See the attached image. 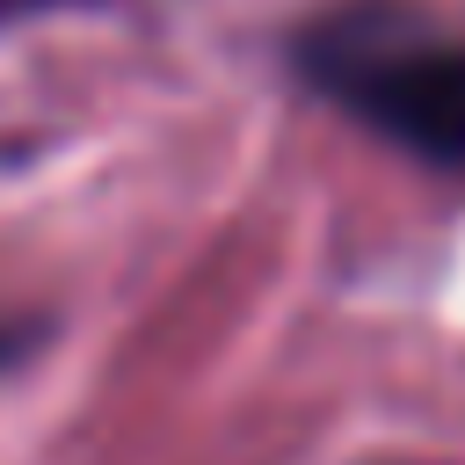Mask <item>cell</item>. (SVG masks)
I'll return each mask as SVG.
<instances>
[{
	"mask_svg": "<svg viewBox=\"0 0 465 465\" xmlns=\"http://www.w3.org/2000/svg\"><path fill=\"white\" fill-rule=\"evenodd\" d=\"M305 80L385 145L465 174V44L392 7H341L298 36Z\"/></svg>",
	"mask_w": 465,
	"mask_h": 465,
	"instance_id": "cell-1",
	"label": "cell"
},
{
	"mask_svg": "<svg viewBox=\"0 0 465 465\" xmlns=\"http://www.w3.org/2000/svg\"><path fill=\"white\" fill-rule=\"evenodd\" d=\"M44 7H73V0H0V22H22V15H44Z\"/></svg>",
	"mask_w": 465,
	"mask_h": 465,
	"instance_id": "cell-2",
	"label": "cell"
},
{
	"mask_svg": "<svg viewBox=\"0 0 465 465\" xmlns=\"http://www.w3.org/2000/svg\"><path fill=\"white\" fill-rule=\"evenodd\" d=\"M7 356H15V334H0V363H7Z\"/></svg>",
	"mask_w": 465,
	"mask_h": 465,
	"instance_id": "cell-3",
	"label": "cell"
}]
</instances>
